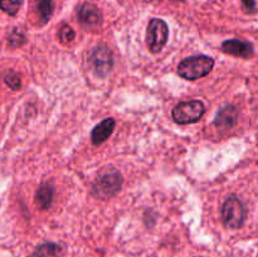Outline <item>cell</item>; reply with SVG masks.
I'll return each instance as SVG.
<instances>
[{
	"instance_id": "cell-1",
	"label": "cell",
	"mask_w": 258,
	"mask_h": 257,
	"mask_svg": "<svg viewBox=\"0 0 258 257\" xmlns=\"http://www.w3.org/2000/svg\"><path fill=\"white\" fill-rule=\"evenodd\" d=\"M214 67V59L209 55H194L181 60L178 66V75L189 81L206 77Z\"/></svg>"
},
{
	"instance_id": "cell-2",
	"label": "cell",
	"mask_w": 258,
	"mask_h": 257,
	"mask_svg": "<svg viewBox=\"0 0 258 257\" xmlns=\"http://www.w3.org/2000/svg\"><path fill=\"white\" fill-rule=\"evenodd\" d=\"M122 185V178L117 170L105 171L96 179L93 184V196L101 199H108L116 196Z\"/></svg>"
},
{
	"instance_id": "cell-3",
	"label": "cell",
	"mask_w": 258,
	"mask_h": 257,
	"mask_svg": "<svg viewBox=\"0 0 258 257\" xmlns=\"http://www.w3.org/2000/svg\"><path fill=\"white\" fill-rule=\"evenodd\" d=\"M204 112H206V107L203 102L199 100H191L178 103L171 111V115L176 123L188 125V123L198 122L203 117Z\"/></svg>"
},
{
	"instance_id": "cell-4",
	"label": "cell",
	"mask_w": 258,
	"mask_h": 257,
	"mask_svg": "<svg viewBox=\"0 0 258 257\" xmlns=\"http://www.w3.org/2000/svg\"><path fill=\"white\" fill-rule=\"evenodd\" d=\"M246 219V208L237 197H229L222 207V221L229 228H239Z\"/></svg>"
},
{
	"instance_id": "cell-5",
	"label": "cell",
	"mask_w": 258,
	"mask_h": 257,
	"mask_svg": "<svg viewBox=\"0 0 258 257\" xmlns=\"http://www.w3.org/2000/svg\"><path fill=\"white\" fill-rule=\"evenodd\" d=\"M169 38V28L164 20L151 19L146 29V43L151 53L160 52Z\"/></svg>"
},
{
	"instance_id": "cell-6",
	"label": "cell",
	"mask_w": 258,
	"mask_h": 257,
	"mask_svg": "<svg viewBox=\"0 0 258 257\" xmlns=\"http://www.w3.org/2000/svg\"><path fill=\"white\" fill-rule=\"evenodd\" d=\"M90 63L96 75L100 76V77H105V76L108 75L111 68H112V52L106 45H98L91 53Z\"/></svg>"
},
{
	"instance_id": "cell-7",
	"label": "cell",
	"mask_w": 258,
	"mask_h": 257,
	"mask_svg": "<svg viewBox=\"0 0 258 257\" xmlns=\"http://www.w3.org/2000/svg\"><path fill=\"white\" fill-rule=\"evenodd\" d=\"M222 50L236 57L249 58L253 55V45L241 39H229L222 43Z\"/></svg>"
},
{
	"instance_id": "cell-8",
	"label": "cell",
	"mask_w": 258,
	"mask_h": 257,
	"mask_svg": "<svg viewBox=\"0 0 258 257\" xmlns=\"http://www.w3.org/2000/svg\"><path fill=\"white\" fill-rule=\"evenodd\" d=\"M77 17L78 20L86 27H95V25L101 24V20H102V15L98 8L90 3H85L78 8Z\"/></svg>"
},
{
	"instance_id": "cell-9",
	"label": "cell",
	"mask_w": 258,
	"mask_h": 257,
	"mask_svg": "<svg viewBox=\"0 0 258 257\" xmlns=\"http://www.w3.org/2000/svg\"><path fill=\"white\" fill-rule=\"evenodd\" d=\"M237 117H238V110L234 106H226L218 111L216 120H214V125L219 130H229L236 125Z\"/></svg>"
},
{
	"instance_id": "cell-10",
	"label": "cell",
	"mask_w": 258,
	"mask_h": 257,
	"mask_svg": "<svg viewBox=\"0 0 258 257\" xmlns=\"http://www.w3.org/2000/svg\"><path fill=\"white\" fill-rule=\"evenodd\" d=\"M115 120L111 117L105 118L103 121H101L98 125L95 126V128L91 133V139H92V143L95 145H100V144L105 143L108 138L111 136V134L113 133V128H115Z\"/></svg>"
},
{
	"instance_id": "cell-11",
	"label": "cell",
	"mask_w": 258,
	"mask_h": 257,
	"mask_svg": "<svg viewBox=\"0 0 258 257\" xmlns=\"http://www.w3.org/2000/svg\"><path fill=\"white\" fill-rule=\"evenodd\" d=\"M53 196H54V189L52 184L44 183L38 188L35 193V202L40 209H48L53 202Z\"/></svg>"
},
{
	"instance_id": "cell-12",
	"label": "cell",
	"mask_w": 258,
	"mask_h": 257,
	"mask_svg": "<svg viewBox=\"0 0 258 257\" xmlns=\"http://www.w3.org/2000/svg\"><path fill=\"white\" fill-rule=\"evenodd\" d=\"M35 257H60L62 256V247L55 243H44L37 247Z\"/></svg>"
},
{
	"instance_id": "cell-13",
	"label": "cell",
	"mask_w": 258,
	"mask_h": 257,
	"mask_svg": "<svg viewBox=\"0 0 258 257\" xmlns=\"http://www.w3.org/2000/svg\"><path fill=\"white\" fill-rule=\"evenodd\" d=\"M37 10L38 14H39L40 20L43 23H47L50 19L53 14V10H54V4H53V0H38L37 4Z\"/></svg>"
},
{
	"instance_id": "cell-14",
	"label": "cell",
	"mask_w": 258,
	"mask_h": 257,
	"mask_svg": "<svg viewBox=\"0 0 258 257\" xmlns=\"http://www.w3.org/2000/svg\"><path fill=\"white\" fill-rule=\"evenodd\" d=\"M23 0H0V9L9 15H15L19 12Z\"/></svg>"
},
{
	"instance_id": "cell-15",
	"label": "cell",
	"mask_w": 258,
	"mask_h": 257,
	"mask_svg": "<svg viewBox=\"0 0 258 257\" xmlns=\"http://www.w3.org/2000/svg\"><path fill=\"white\" fill-rule=\"evenodd\" d=\"M58 37H59L60 42L62 43H70L75 39L76 33L70 25H63V27L59 29V32H58Z\"/></svg>"
},
{
	"instance_id": "cell-16",
	"label": "cell",
	"mask_w": 258,
	"mask_h": 257,
	"mask_svg": "<svg viewBox=\"0 0 258 257\" xmlns=\"http://www.w3.org/2000/svg\"><path fill=\"white\" fill-rule=\"evenodd\" d=\"M5 83H7L10 88H13V90H19L20 85H22L19 76H17L15 73H9V75H7V77H5Z\"/></svg>"
},
{
	"instance_id": "cell-17",
	"label": "cell",
	"mask_w": 258,
	"mask_h": 257,
	"mask_svg": "<svg viewBox=\"0 0 258 257\" xmlns=\"http://www.w3.org/2000/svg\"><path fill=\"white\" fill-rule=\"evenodd\" d=\"M9 40H10V44L15 45V47H17V45L23 44V43L25 42V38H24V35L22 34V33H19L18 30H14V32H13V34L10 35Z\"/></svg>"
},
{
	"instance_id": "cell-18",
	"label": "cell",
	"mask_w": 258,
	"mask_h": 257,
	"mask_svg": "<svg viewBox=\"0 0 258 257\" xmlns=\"http://www.w3.org/2000/svg\"><path fill=\"white\" fill-rule=\"evenodd\" d=\"M242 3H243V5L246 7V9L248 10V12H253L254 8H256L254 0H242Z\"/></svg>"
}]
</instances>
